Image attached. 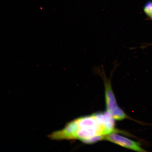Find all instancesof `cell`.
<instances>
[{
	"label": "cell",
	"instance_id": "4",
	"mask_svg": "<svg viewBox=\"0 0 152 152\" xmlns=\"http://www.w3.org/2000/svg\"><path fill=\"white\" fill-rule=\"evenodd\" d=\"M144 10L148 16H151L152 14V1H149L146 3L144 7Z\"/></svg>",
	"mask_w": 152,
	"mask_h": 152
},
{
	"label": "cell",
	"instance_id": "3",
	"mask_svg": "<svg viewBox=\"0 0 152 152\" xmlns=\"http://www.w3.org/2000/svg\"><path fill=\"white\" fill-rule=\"evenodd\" d=\"M129 149L138 152H146L142 148L139 142L113 133L106 135L104 140Z\"/></svg>",
	"mask_w": 152,
	"mask_h": 152
},
{
	"label": "cell",
	"instance_id": "2",
	"mask_svg": "<svg viewBox=\"0 0 152 152\" xmlns=\"http://www.w3.org/2000/svg\"><path fill=\"white\" fill-rule=\"evenodd\" d=\"M113 67L111 71L110 77L108 78L106 76L103 64L101 66H95L93 68V71L96 75H99L101 77L104 83V93L106 111L111 116L118 110L120 107L118 106L115 95L112 89L111 85V77L113 72L118 66L117 60L113 63Z\"/></svg>",
	"mask_w": 152,
	"mask_h": 152
},
{
	"label": "cell",
	"instance_id": "1",
	"mask_svg": "<svg viewBox=\"0 0 152 152\" xmlns=\"http://www.w3.org/2000/svg\"><path fill=\"white\" fill-rule=\"evenodd\" d=\"M109 132L103 125L98 113L79 117L70 121L64 128L53 132L56 140H78L92 144L104 140Z\"/></svg>",
	"mask_w": 152,
	"mask_h": 152
}]
</instances>
